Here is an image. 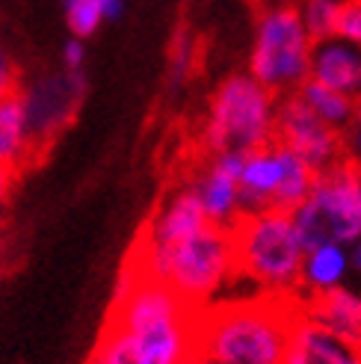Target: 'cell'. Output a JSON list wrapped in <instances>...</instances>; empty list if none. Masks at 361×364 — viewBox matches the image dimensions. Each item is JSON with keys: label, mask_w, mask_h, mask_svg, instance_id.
<instances>
[{"label": "cell", "mask_w": 361, "mask_h": 364, "mask_svg": "<svg viewBox=\"0 0 361 364\" xmlns=\"http://www.w3.org/2000/svg\"><path fill=\"white\" fill-rule=\"evenodd\" d=\"M195 317L169 284L128 264L89 364H180L195 350Z\"/></svg>", "instance_id": "obj_1"}, {"label": "cell", "mask_w": 361, "mask_h": 364, "mask_svg": "<svg viewBox=\"0 0 361 364\" xmlns=\"http://www.w3.org/2000/svg\"><path fill=\"white\" fill-rule=\"evenodd\" d=\"M296 314L299 299L291 296L213 302L195 317V350L222 364H284Z\"/></svg>", "instance_id": "obj_2"}, {"label": "cell", "mask_w": 361, "mask_h": 364, "mask_svg": "<svg viewBox=\"0 0 361 364\" xmlns=\"http://www.w3.org/2000/svg\"><path fill=\"white\" fill-rule=\"evenodd\" d=\"M128 264L146 279L169 284L195 311L213 305L234 279H240L234 228L213 223L172 246L136 243Z\"/></svg>", "instance_id": "obj_3"}, {"label": "cell", "mask_w": 361, "mask_h": 364, "mask_svg": "<svg viewBox=\"0 0 361 364\" xmlns=\"http://www.w3.org/2000/svg\"><path fill=\"white\" fill-rule=\"evenodd\" d=\"M234 246L240 279L255 284L258 294L302 299V264L308 249L296 231L293 213H246L234 225Z\"/></svg>", "instance_id": "obj_4"}, {"label": "cell", "mask_w": 361, "mask_h": 364, "mask_svg": "<svg viewBox=\"0 0 361 364\" xmlns=\"http://www.w3.org/2000/svg\"><path fill=\"white\" fill-rule=\"evenodd\" d=\"M279 98L266 89L255 75H231L210 95L208 119L202 127V145L208 154L240 151L249 154L255 149L276 142V119Z\"/></svg>", "instance_id": "obj_5"}, {"label": "cell", "mask_w": 361, "mask_h": 364, "mask_svg": "<svg viewBox=\"0 0 361 364\" xmlns=\"http://www.w3.org/2000/svg\"><path fill=\"white\" fill-rule=\"evenodd\" d=\"M305 249L323 243L352 246L361 237V166L350 157L317 172L308 198L293 210Z\"/></svg>", "instance_id": "obj_6"}, {"label": "cell", "mask_w": 361, "mask_h": 364, "mask_svg": "<svg viewBox=\"0 0 361 364\" xmlns=\"http://www.w3.org/2000/svg\"><path fill=\"white\" fill-rule=\"evenodd\" d=\"M314 39L305 30L296 6H279L258 12L255 39L249 53V75H255L276 95L299 92L311 80Z\"/></svg>", "instance_id": "obj_7"}, {"label": "cell", "mask_w": 361, "mask_h": 364, "mask_svg": "<svg viewBox=\"0 0 361 364\" xmlns=\"http://www.w3.org/2000/svg\"><path fill=\"white\" fill-rule=\"evenodd\" d=\"M317 181V169L281 142L249 151L240 172L243 213L287 210L293 213Z\"/></svg>", "instance_id": "obj_8"}, {"label": "cell", "mask_w": 361, "mask_h": 364, "mask_svg": "<svg viewBox=\"0 0 361 364\" xmlns=\"http://www.w3.org/2000/svg\"><path fill=\"white\" fill-rule=\"evenodd\" d=\"M18 98L24 107L33 151L42 154L75 122L86 98V75L68 68L60 75H36L18 86Z\"/></svg>", "instance_id": "obj_9"}, {"label": "cell", "mask_w": 361, "mask_h": 364, "mask_svg": "<svg viewBox=\"0 0 361 364\" xmlns=\"http://www.w3.org/2000/svg\"><path fill=\"white\" fill-rule=\"evenodd\" d=\"M276 142L293 149L305 157L317 172L338 166L347 160V142L344 134L335 131L332 124L323 122L299 92L279 98V119H276Z\"/></svg>", "instance_id": "obj_10"}, {"label": "cell", "mask_w": 361, "mask_h": 364, "mask_svg": "<svg viewBox=\"0 0 361 364\" xmlns=\"http://www.w3.org/2000/svg\"><path fill=\"white\" fill-rule=\"evenodd\" d=\"M246 154L240 151H222L210 154V160L202 166L190 184L198 193L208 220L213 225L234 228L243 220V198H240V172H243Z\"/></svg>", "instance_id": "obj_11"}, {"label": "cell", "mask_w": 361, "mask_h": 364, "mask_svg": "<svg viewBox=\"0 0 361 364\" xmlns=\"http://www.w3.org/2000/svg\"><path fill=\"white\" fill-rule=\"evenodd\" d=\"M284 364H361V343L326 329L299 305Z\"/></svg>", "instance_id": "obj_12"}, {"label": "cell", "mask_w": 361, "mask_h": 364, "mask_svg": "<svg viewBox=\"0 0 361 364\" xmlns=\"http://www.w3.org/2000/svg\"><path fill=\"white\" fill-rule=\"evenodd\" d=\"M208 223L210 220H208L202 202H198V193L193 190V184H184V187L172 190L163 202H160V208L151 216V223L146 225V231H142L139 243L172 246L178 240L190 237V234L202 231Z\"/></svg>", "instance_id": "obj_13"}, {"label": "cell", "mask_w": 361, "mask_h": 364, "mask_svg": "<svg viewBox=\"0 0 361 364\" xmlns=\"http://www.w3.org/2000/svg\"><path fill=\"white\" fill-rule=\"evenodd\" d=\"M311 80L332 86L350 98H358L361 95V48L340 39V36H329V39L314 42Z\"/></svg>", "instance_id": "obj_14"}, {"label": "cell", "mask_w": 361, "mask_h": 364, "mask_svg": "<svg viewBox=\"0 0 361 364\" xmlns=\"http://www.w3.org/2000/svg\"><path fill=\"white\" fill-rule=\"evenodd\" d=\"M299 305L305 314L323 323L326 329L361 343V294H355V290L335 287V290H326V294L305 296L299 299Z\"/></svg>", "instance_id": "obj_15"}, {"label": "cell", "mask_w": 361, "mask_h": 364, "mask_svg": "<svg viewBox=\"0 0 361 364\" xmlns=\"http://www.w3.org/2000/svg\"><path fill=\"white\" fill-rule=\"evenodd\" d=\"M350 272H352L350 246L323 243V246L308 249L305 252V264H302V299L344 287Z\"/></svg>", "instance_id": "obj_16"}, {"label": "cell", "mask_w": 361, "mask_h": 364, "mask_svg": "<svg viewBox=\"0 0 361 364\" xmlns=\"http://www.w3.org/2000/svg\"><path fill=\"white\" fill-rule=\"evenodd\" d=\"M36 157L33 151V139H30V127L24 119V107L21 98L9 95L0 101V169H21Z\"/></svg>", "instance_id": "obj_17"}, {"label": "cell", "mask_w": 361, "mask_h": 364, "mask_svg": "<svg viewBox=\"0 0 361 364\" xmlns=\"http://www.w3.org/2000/svg\"><path fill=\"white\" fill-rule=\"evenodd\" d=\"M299 95L323 122L332 124L335 131H340V134H344L347 127L352 124V119H355L358 98H350V95L338 92V89H332V86H323L317 80H305L302 89H299Z\"/></svg>", "instance_id": "obj_18"}, {"label": "cell", "mask_w": 361, "mask_h": 364, "mask_svg": "<svg viewBox=\"0 0 361 364\" xmlns=\"http://www.w3.org/2000/svg\"><path fill=\"white\" fill-rule=\"evenodd\" d=\"M195 60H198V39L190 27L180 24L172 33L169 53H166V86L172 92H178L180 86H187V80L195 71Z\"/></svg>", "instance_id": "obj_19"}, {"label": "cell", "mask_w": 361, "mask_h": 364, "mask_svg": "<svg viewBox=\"0 0 361 364\" xmlns=\"http://www.w3.org/2000/svg\"><path fill=\"white\" fill-rule=\"evenodd\" d=\"M340 6H344V0H299L296 12L302 18L305 30H308V36L314 42H320L338 33Z\"/></svg>", "instance_id": "obj_20"}, {"label": "cell", "mask_w": 361, "mask_h": 364, "mask_svg": "<svg viewBox=\"0 0 361 364\" xmlns=\"http://www.w3.org/2000/svg\"><path fill=\"white\" fill-rule=\"evenodd\" d=\"M63 9H65L68 30H71V36H77V39L95 36L98 27L107 21L101 0H63Z\"/></svg>", "instance_id": "obj_21"}, {"label": "cell", "mask_w": 361, "mask_h": 364, "mask_svg": "<svg viewBox=\"0 0 361 364\" xmlns=\"http://www.w3.org/2000/svg\"><path fill=\"white\" fill-rule=\"evenodd\" d=\"M335 36H340V39H347V42L361 48V0H344Z\"/></svg>", "instance_id": "obj_22"}, {"label": "cell", "mask_w": 361, "mask_h": 364, "mask_svg": "<svg viewBox=\"0 0 361 364\" xmlns=\"http://www.w3.org/2000/svg\"><path fill=\"white\" fill-rule=\"evenodd\" d=\"M18 71H15V63L9 60V53L0 48V101L4 98H9V95H15L18 92Z\"/></svg>", "instance_id": "obj_23"}, {"label": "cell", "mask_w": 361, "mask_h": 364, "mask_svg": "<svg viewBox=\"0 0 361 364\" xmlns=\"http://www.w3.org/2000/svg\"><path fill=\"white\" fill-rule=\"evenodd\" d=\"M63 63L68 71H83V63H86V48H83V39L71 36L63 48Z\"/></svg>", "instance_id": "obj_24"}, {"label": "cell", "mask_w": 361, "mask_h": 364, "mask_svg": "<svg viewBox=\"0 0 361 364\" xmlns=\"http://www.w3.org/2000/svg\"><path fill=\"white\" fill-rule=\"evenodd\" d=\"M9 190H12V172L9 169H0V213H4V208H6Z\"/></svg>", "instance_id": "obj_25"}, {"label": "cell", "mask_w": 361, "mask_h": 364, "mask_svg": "<svg viewBox=\"0 0 361 364\" xmlns=\"http://www.w3.org/2000/svg\"><path fill=\"white\" fill-rule=\"evenodd\" d=\"M101 9H104V15H107V21H110V18H119V15H122L124 0H101Z\"/></svg>", "instance_id": "obj_26"}, {"label": "cell", "mask_w": 361, "mask_h": 364, "mask_svg": "<svg viewBox=\"0 0 361 364\" xmlns=\"http://www.w3.org/2000/svg\"><path fill=\"white\" fill-rule=\"evenodd\" d=\"M180 364H222V361H216L213 355H208V353H202V350H193Z\"/></svg>", "instance_id": "obj_27"}, {"label": "cell", "mask_w": 361, "mask_h": 364, "mask_svg": "<svg viewBox=\"0 0 361 364\" xmlns=\"http://www.w3.org/2000/svg\"><path fill=\"white\" fill-rule=\"evenodd\" d=\"M252 4L258 6V12H264V9H279V6H296L299 0H252Z\"/></svg>", "instance_id": "obj_28"}, {"label": "cell", "mask_w": 361, "mask_h": 364, "mask_svg": "<svg viewBox=\"0 0 361 364\" xmlns=\"http://www.w3.org/2000/svg\"><path fill=\"white\" fill-rule=\"evenodd\" d=\"M350 261H352V272H355V276H361V237L350 246Z\"/></svg>", "instance_id": "obj_29"}]
</instances>
